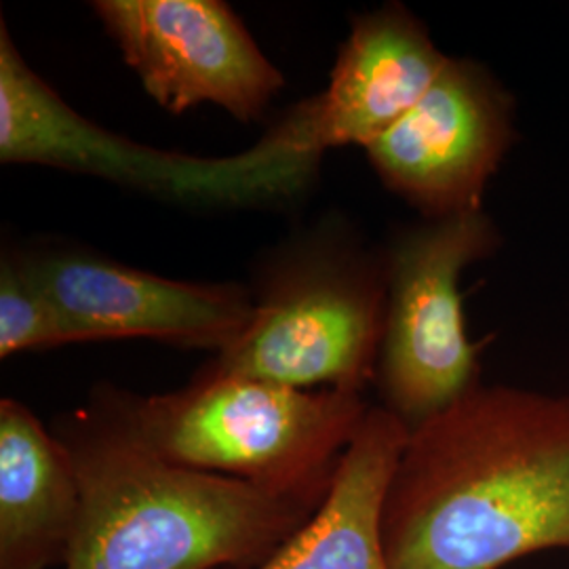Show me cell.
<instances>
[{
    "instance_id": "obj_3",
    "label": "cell",
    "mask_w": 569,
    "mask_h": 569,
    "mask_svg": "<svg viewBox=\"0 0 569 569\" xmlns=\"http://www.w3.org/2000/svg\"><path fill=\"white\" fill-rule=\"evenodd\" d=\"M124 428L167 462L239 479L319 507L371 406L359 390H298L241 376H204L138 397L102 395Z\"/></svg>"
},
{
    "instance_id": "obj_2",
    "label": "cell",
    "mask_w": 569,
    "mask_h": 569,
    "mask_svg": "<svg viewBox=\"0 0 569 569\" xmlns=\"http://www.w3.org/2000/svg\"><path fill=\"white\" fill-rule=\"evenodd\" d=\"M81 483L63 569H244L305 526L312 505L167 462L102 397L56 428Z\"/></svg>"
},
{
    "instance_id": "obj_7",
    "label": "cell",
    "mask_w": 569,
    "mask_h": 569,
    "mask_svg": "<svg viewBox=\"0 0 569 569\" xmlns=\"http://www.w3.org/2000/svg\"><path fill=\"white\" fill-rule=\"evenodd\" d=\"M519 140L517 100L488 66L449 58L425 98L366 148L390 192L425 220L486 209L483 197Z\"/></svg>"
},
{
    "instance_id": "obj_1",
    "label": "cell",
    "mask_w": 569,
    "mask_h": 569,
    "mask_svg": "<svg viewBox=\"0 0 569 569\" xmlns=\"http://www.w3.org/2000/svg\"><path fill=\"white\" fill-rule=\"evenodd\" d=\"M380 528L392 569L569 550V395L481 385L409 430Z\"/></svg>"
},
{
    "instance_id": "obj_11",
    "label": "cell",
    "mask_w": 569,
    "mask_h": 569,
    "mask_svg": "<svg viewBox=\"0 0 569 569\" xmlns=\"http://www.w3.org/2000/svg\"><path fill=\"white\" fill-rule=\"evenodd\" d=\"M77 468L56 432L13 397L0 401V569L66 566L81 523Z\"/></svg>"
},
{
    "instance_id": "obj_8",
    "label": "cell",
    "mask_w": 569,
    "mask_h": 569,
    "mask_svg": "<svg viewBox=\"0 0 569 569\" xmlns=\"http://www.w3.org/2000/svg\"><path fill=\"white\" fill-rule=\"evenodd\" d=\"M93 11L146 93L171 114L213 103L251 122L284 87L283 72L220 0H98Z\"/></svg>"
},
{
    "instance_id": "obj_6",
    "label": "cell",
    "mask_w": 569,
    "mask_h": 569,
    "mask_svg": "<svg viewBox=\"0 0 569 569\" xmlns=\"http://www.w3.org/2000/svg\"><path fill=\"white\" fill-rule=\"evenodd\" d=\"M505 244L486 209L420 220L392 232L385 253L388 305L376 367L382 407L409 430L481 387L460 277Z\"/></svg>"
},
{
    "instance_id": "obj_5",
    "label": "cell",
    "mask_w": 569,
    "mask_h": 569,
    "mask_svg": "<svg viewBox=\"0 0 569 569\" xmlns=\"http://www.w3.org/2000/svg\"><path fill=\"white\" fill-rule=\"evenodd\" d=\"M253 323L199 373L241 376L298 390L376 382L387 323V266L346 234L323 230L266 266Z\"/></svg>"
},
{
    "instance_id": "obj_9",
    "label": "cell",
    "mask_w": 569,
    "mask_h": 569,
    "mask_svg": "<svg viewBox=\"0 0 569 569\" xmlns=\"http://www.w3.org/2000/svg\"><path fill=\"white\" fill-rule=\"evenodd\" d=\"M23 260L82 342L148 338L218 355L256 317L243 284L183 283L77 249H41Z\"/></svg>"
},
{
    "instance_id": "obj_4",
    "label": "cell",
    "mask_w": 569,
    "mask_h": 569,
    "mask_svg": "<svg viewBox=\"0 0 569 569\" xmlns=\"http://www.w3.org/2000/svg\"><path fill=\"white\" fill-rule=\"evenodd\" d=\"M321 157L305 102L234 157H190L122 138L63 102L21 58L0 21L2 163L44 164L176 201L232 207L298 194L317 178Z\"/></svg>"
},
{
    "instance_id": "obj_13",
    "label": "cell",
    "mask_w": 569,
    "mask_h": 569,
    "mask_svg": "<svg viewBox=\"0 0 569 569\" xmlns=\"http://www.w3.org/2000/svg\"><path fill=\"white\" fill-rule=\"evenodd\" d=\"M82 345L81 333L42 289L23 253H4L0 264V357Z\"/></svg>"
},
{
    "instance_id": "obj_10",
    "label": "cell",
    "mask_w": 569,
    "mask_h": 569,
    "mask_svg": "<svg viewBox=\"0 0 569 569\" xmlns=\"http://www.w3.org/2000/svg\"><path fill=\"white\" fill-rule=\"evenodd\" d=\"M448 60L401 2L357 16L326 91L305 100L315 143L366 150L425 98Z\"/></svg>"
},
{
    "instance_id": "obj_12",
    "label": "cell",
    "mask_w": 569,
    "mask_h": 569,
    "mask_svg": "<svg viewBox=\"0 0 569 569\" xmlns=\"http://www.w3.org/2000/svg\"><path fill=\"white\" fill-rule=\"evenodd\" d=\"M407 439L409 428L397 416L371 407L323 502L260 566L244 569H392L380 521Z\"/></svg>"
}]
</instances>
